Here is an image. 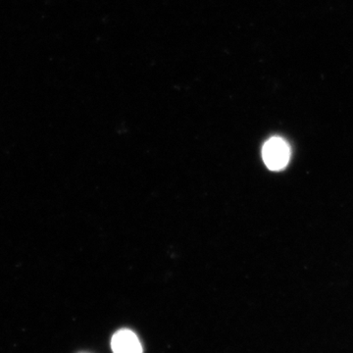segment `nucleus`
Returning a JSON list of instances; mask_svg holds the SVG:
<instances>
[{"instance_id": "f03ea898", "label": "nucleus", "mask_w": 353, "mask_h": 353, "mask_svg": "<svg viewBox=\"0 0 353 353\" xmlns=\"http://www.w3.org/2000/svg\"><path fill=\"white\" fill-rule=\"evenodd\" d=\"M114 353H143V347L137 334L130 330H120L111 340Z\"/></svg>"}, {"instance_id": "f257e3e1", "label": "nucleus", "mask_w": 353, "mask_h": 353, "mask_svg": "<svg viewBox=\"0 0 353 353\" xmlns=\"http://www.w3.org/2000/svg\"><path fill=\"white\" fill-rule=\"evenodd\" d=\"M262 157L265 165L272 171H281L287 167L290 159L289 143L281 137H273L264 143Z\"/></svg>"}]
</instances>
